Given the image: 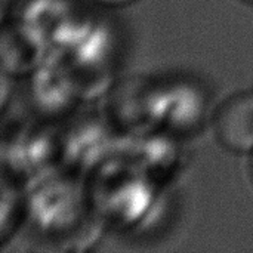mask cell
<instances>
[{"mask_svg": "<svg viewBox=\"0 0 253 253\" xmlns=\"http://www.w3.org/2000/svg\"><path fill=\"white\" fill-rule=\"evenodd\" d=\"M218 141L230 151H253V90H242L228 96L213 116Z\"/></svg>", "mask_w": 253, "mask_h": 253, "instance_id": "1", "label": "cell"}, {"mask_svg": "<svg viewBox=\"0 0 253 253\" xmlns=\"http://www.w3.org/2000/svg\"><path fill=\"white\" fill-rule=\"evenodd\" d=\"M99 3H104V4H108V6H122V4H127V3H132L135 0H98Z\"/></svg>", "mask_w": 253, "mask_h": 253, "instance_id": "2", "label": "cell"}, {"mask_svg": "<svg viewBox=\"0 0 253 253\" xmlns=\"http://www.w3.org/2000/svg\"><path fill=\"white\" fill-rule=\"evenodd\" d=\"M249 173H251V178H252L253 182V151L251 153V163H249Z\"/></svg>", "mask_w": 253, "mask_h": 253, "instance_id": "3", "label": "cell"}, {"mask_svg": "<svg viewBox=\"0 0 253 253\" xmlns=\"http://www.w3.org/2000/svg\"><path fill=\"white\" fill-rule=\"evenodd\" d=\"M243 1H246V3H251V4H253V0H243Z\"/></svg>", "mask_w": 253, "mask_h": 253, "instance_id": "4", "label": "cell"}]
</instances>
